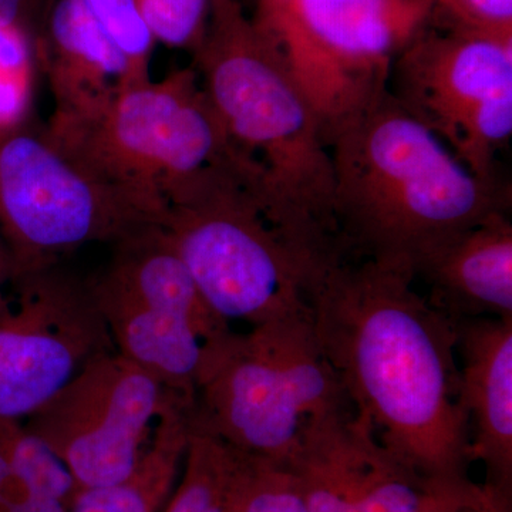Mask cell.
<instances>
[{"label": "cell", "mask_w": 512, "mask_h": 512, "mask_svg": "<svg viewBox=\"0 0 512 512\" xmlns=\"http://www.w3.org/2000/svg\"><path fill=\"white\" fill-rule=\"evenodd\" d=\"M406 266L338 256L313 269L311 322L357 420L427 480L466 483L470 423L454 320L414 288Z\"/></svg>", "instance_id": "1"}, {"label": "cell", "mask_w": 512, "mask_h": 512, "mask_svg": "<svg viewBox=\"0 0 512 512\" xmlns=\"http://www.w3.org/2000/svg\"><path fill=\"white\" fill-rule=\"evenodd\" d=\"M192 56L265 220L311 268L342 256L325 130L274 40L237 0H211Z\"/></svg>", "instance_id": "2"}, {"label": "cell", "mask_w": 512, "mask_h": 512, "mask_svg": "<svg viewBox=\"0 0 512 512\" xmlns=\"http://www.w3.org/2000/svg\"><path fill=\"white\" fill-rule=\"evenodd\" d=\"M333 215L343 255L412 269L458 232L510 212L501 180L471 173L389 89L330 128Z\"/></svg>", "instance_id": "3"}, {"label": "cell", "mask_w": 512, "mask_h": 512, "mask_svg": "<svg viewBox=\"0 0 512 512\" xmlns=\"http://www.w3.org/2000/svg\"><path fill=\"white\" fill-rule=\"evenodd\" d=\"M45 134L99 180L165 202L214 174L238 178L249 192L247 170L194 66L126 84L89 116L49 121Z\"/></svg>", "instance_id": "4"}, {"label": "cell", "mask_w": 512, "mask_h": 512, "mask_svg": "<svg viewBox=\"0 0 512 512\" xmlns=\"http://www.w3.org/2000/svg\"><path fill=\"white\" fill-rule=\"evenodd\" d=\"M167 210L163 198L87 173L26 121L0 127V234L15 279L163 225Z\"/></svg>", "instance_id": "5"}, {"label": "cell", "mask_w": 512, "mask_h": 512, "mask_svg": "<svg viewBox=\"0 0 512 512\" xmlns=\"http://www.w3.org/2000/svg\"><path fill=\"white\" fill-rule=\"evenodd\" d=\"M167 207L165 232L215 315L256 328L309 312L311 268L238 178L211 175L175 194Z\"/></svg>", "instance_id": "6"}, {"label": "cell", "mask_w": 512, "mask_h": 512, "mask_svg": "<svg viewBox=\"0 0 512 512\" xmlns=\"http://www.w3.org/2000/svg\"><path fill=\"white\" fill-rule=\"evenodd\" d=\"M90 286L114 349L195 404L207 350L234 329L204 301L163 225L114 244Z\"/></svg>", "instance_id": "7"}, {"label": "cell", "mask_w": 512, "mask_h": 512, "mask_svg": "<svg viewBox=\"0 0 512 512\" xmlns=\"http://www.w3.org/2000/svg\"><path fill=\"white\" fill-rule=\"evenodd\" d=\"M434 0H288L264 22L325 130L389 84L396 57L419 35Z\"/></svg>", "instance_id": "8"}, {"label": "cell", "mask_w": 512, "mask_h": 512, "mask_svg": "<svg viewBox=\"0 0 512 512\" xmlns=\"http://www.w3.org/2000/svg\"><path fill=\"white\" fill-rule=\"evenodd\" d=\"M177 404L194 406L114 349L90 360L23 426L83 490L130 476L158 420Z\"/></svg>", "instance_id": "9"}, {"label": "cell", "mask_w": 512, "mask_h": 512, "mask_svg": "<svg viewBox=\"0 0 512 512\" xmlns=\"http://www.w3.org/2000/svg\"><path fill=\"white\" fill-rule=\"evenodd\" d=\"M12 286L15 302L0 319V421H25L114 345L90 278L57 264Z\"/></svg>", "instance_id": "10"}, {"label": "cell", "mask_w": 512, "mask_h": 512, "mask_svg": "<svg viewBox=\"0 0 512 512\" xmlns=\"http://www.w3.org/2000/svg\"><path fill=\"white\" fill-rule=\"evenodd\" d=\"M191 424L242 456L291 464L303 421L259 328L232 330L207 350Z\"/></svg>", "instance_id": "11"}, {"label": "cell", "mask_w": 512, "mask_h": 512, "mask_svg": "<svg viewBox=\"0 0 512 512\" xmlns=\"http://www.w3.org/2000/svg\"><path fill=\"white\" fill-rule=\"evenodd\" d=\"M387 89L451 148L468 121L512 89V37L426 25L394 60Z\"/></svg>", "instance_id": "12"}, {"label": "cell", "mask_w": 512, "mask_h": 512, "mask_svg": "<svg viewBox=\"0 0 512 512\" xmlns=\"http://www.w3.org/2000/svg\"><path fill=\"white\" fill-rule=\"evenodd\" d=\"M414 279L448 319L512 318V222L495 212L417 259Z\"/></svg>", "instance_id": "13"}, {"label": "cell", "mask_w": 512, "mask_h": 512, "mask_svg": "<svg viewBox=\"0 0 512 512\" xmlns=\"http://www.w3.org/2000/svg\"><path fill=\"white\" fill-rule=\"evenodd\" d=\"M461 399L471 458L483 461L490 490L508 497L512 473V318L454 322Z\"/></svg>", "instance_id": "14"}, {"label": "cell", "mask_w": 512, "mask_h": 512, "mask_svg": "<svg viewBox=\"0 0 512 512\" xmlns=\"http://www.w3.org/2000/svg\"><path fill=\"white\" fill-rule=\"evenodd\" d=\"M42 57L55 101L50 123L82 119L131 84L130 67L84 0H50Z\"/></svg>", "instance_id": "15"}, {"label": "cell", "mask_w": 512, "mask_h": 512, "mask_svg": "<svg viewBox=\"0 0 512 512\" xmlns=\"http://www.w3.org/2000/svg\"><path fill=\"white\" fill-rule=\"evenodd\" d=\"M194 407L177 404L154 427L136 470L119 483L77 491L70 512H161L183 471Z\"/></svg>", "instance_id": "16"}, {"label": "cell", "mask_w": 512, "mask_h": 512, "mask_svg": "<svg viewBox=\"0 0 512 512\" xmlns=\"http://www.w3.org/2000/svg\"><path fill=\"white\" fill-rule=\"evenodd\" d=\"M281 370L299 416L305 424L355 417V409L338 373L323 352L311 313L256 326Z\"/></svg>", "instance_id": "17"}, {"label": "cell", "mask_w": 512, "mask_h": 512, "mask_svg": "<svg viewBox=\"0 0 512 512\" xmlns=\"http://www.w3.org/2000/svg\"><path fill=\"white\" fill-rule=\"evenodd\" d=\"M239 454L191 424L183 471L161 512H228Z\"/></svg>", "instance_id": "18"}, {"label": "cell", "mask_w": 512, "mask_h": 512, "mask_svg": "<svg viewBox=\"0 0 512 512\" xmlns=\"http://www.w3.org/2000/svg\"><path fill=\"white\" fill-rule=\"evenodd\" d=\"M228 512H308V507L291 467L239 454Z\"/></svg>", "instance_id": "19"}, {"label": "cell", "mask_w": 512, "mask_h": 512, "mask_svg": "<svg viewBox=\"0 0 512 512\" xmlns=\"http://www.w3.org/2000/svg\"><path fill=\"white\" fill-rule=\"evenodd\" d=\"M114 46L127 60L131 84L150 80L156 39L147 28L137 0H84Z\"/></svg>", "instance_id": "20"}, {"label": "cell", "mask_w": 512, "mask_h": 512, "mask_svg": "<svg viewBox=\"0 0 512 512\" xmlns=\"http://www.w3.org/2000/svg\"><path fill=\"white\" fill-rule=\"evenodd\" d=\"M138 9L156 42L194 53L200 47L211 0H137Z\"/></svg>", "instance_id": "21"}, {"label": "cell", "mask_w": 512, "mask_h": 512, "mask_svg": "<svg viewBox=\"0 0 512 512\" xmlns=\"http://www.w3.org/2000/svg\"><path fill=\"white\" fill-rule=\"evenodd\" d=\"M434 9L454 25L512 37V0H434Z\"/></svg>", "instance_id": "22"}, {"label": "cell", "mask_w": 512, "mask_h": 512, "mask_svg": "<svg viewBox=\"0 0 512 512\" xmlns=\"http://www.w3.org/2000/svg\"><path fill=\"white\" fill-rule=\"evenodd\" d=\"M50 0H0V28L16 29L29 36L42 23Z\"/></svg>", "instance_id": "23"}, {"label": "cell", "mask_w": 512, "mask_h": 512, "mask_svg": "<svg viewBox=\"0 0 512 512\" xmlns=\"http://www.w3.org/2000/svg\"><path fill=\"white\" fill-rule=\"evenodd\" d=\"M487 490H478L466 483L447 488L423 512H468Z\"/></svg>", "instance_id": "24"}, {"label": "cell", "mask_w": 512, "mask_h": 512, "mask_svg": "<svg viewBox=\"0 0 512 512\" xmlns=\"http://www.w3.org/2000/svg\"><path fill=\"white\" fill-rule=\"evenodd\" d=\"M18 423L19 421H0V507L15 485V473L10 460V441Z\"/></svg>", "instance_id": "25"}, {"label": "cell", "mask_w": 512, "mask_h": 512, "mask_svg": "<svg viewBox=\"0 0 512 512\" xmlns=\"http://www.w3.org/2000/svg\"><path fill=\"white\" fill-rule=\"evenodd\" d=\"M15 281V265L10 255L8 245L0 234V319L5 318L12 309V301L8 298L9 285Z\"/></svg>", "instance_id": "26"}, {"label": "cell", "mask_w": 512, "mask_h": 512, "mask_svg": "<svg viewBox=\"0 0 512 512\" xmlns=\"http://www.w3.org/2000/svg\"><path fill=\"white\" fill-rule=\"evenodd\" d=\"M286 2L288 0H258V12H256V18L252 20L256 23L264 22L278 12Z\"/></svg>", "instance_id": "27"}]
</instances>
